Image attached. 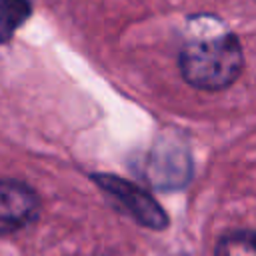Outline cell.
<instances>
[{
  "label": "cell",
  "instance_id": "obj_2",
  "mask_svg": "<svg viewBox=\"0 0 256 256\" xmlns=\"http://www.w3.org/2000/svg\"><path fill=\"white\" fill-rule=\"evenodd\" d=\"M92 180L110 196L114 198L126 212L142 226L152 230H162L168 224L166 212L160 208V204L140 186L134 182H128L114 174H92Z\"/></svg>",
  "mask_w": 256,
  "mask_h": 256
},
{
  "label": "cell",
  "instance_id": "obj_6",
  "mask_svg": "<svg viewBox=\"0 0 256 256\" xmlns=\"http://www.w3.org/2000/svg\"><path fill=\"white\" fill-rule=\"evenodd\" d=\"M28 0H0V42H8L20 24L30 16Z\"/></svg>",
  "mask_w": 256,
  "mask_h": 256
},
{
  "label": "cell",
  "instance_id": "obj_3",
  "mask_svg": "<svg viewBox=\"0 0 256 256\" xmlns=\"http://www.w3.org/2000/svg\"><path fill=\"white\" fill-rule=\"evenodd\" d=\"M40 198L20 180H0V236L14 234L38 218Z\"/></svg>",
  "mask_w": 256,
  "mask_h": 256
},
{
  "label": "cell",
  "instance_id": "obj_5",
  "mask_svg": "<svg viewBox=\"0 0 256 256\" xmlns=\"http://www.w3.org/2000/svg\"><path fill=\"white\" fill-rule=\"evenodd\" d=\"M214 256H256V230H234L224 234Z\"/></svg>",
  "mask_w": 256,
  "mask_h": 256
},
{
  "label": "cell",
  "instance_id": "obj_1",
  "mask_svg": "<svg viewBox=\"0 0 256 256\" xmlns=\"http://www.w3.org/2000/svg\"><path fill=\"white\" fill-rule=\"evenodd\" d=\"M182 78L198 90H222L242 72L244 54L234 34L196 38L182 46L178 58Z\"/></svg>",
  "mask_w": 256,
  "mask_h": 256
},
{
  "label": "cell",
  "instance_id": "obj_4",
  "mask_svg": "<svg viewBox=\"0 0 256 256\" xmlns=\"http://www.w3.org/2000/svg\"><path fill=\"white\" fill-rule=\"evenodd\" d=\"M190 176V162L186 152L178 150L176 146L164 148L156 146V150L148 158V178L154 186L160 188H178L186 184Z\"/></svg>",
  "mask_w": 256,
  "mask_h": 256
}]
</instances>
